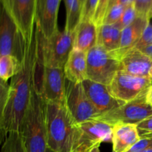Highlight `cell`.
Returning a JSON list of instances; mask_svg holds the SVG:
<instances>
[{"mask_svg":"<svg viewBox=\"0 0 152 152\" xmlns=\"http://www.w3.org/2000/svg\"><path fill=\"white\" fill-rule=\"evenodd\" d=\"M37 53V31L35 23L27 43L26 53L20 71L11 79L7 99L1 105L0 129L1 139L9 132H21L22 120L29 104L34 86V74Z\"/></svg>","mask_w":152,"mask_h":152,"instance_id":"1","label":"cell"},{"mask_svg":"<svg viewBox=\"0 0 152 152\" xmlns=\"http://www.w3.org/2000/svg\"><path fill=\"white\" fill-rule=\"evenodd\" d=\"M20 134L27 152H52L48 145L46 102L34 86Z\"/></svg>","mask_w":152,"mask_h":152,"instance_id":"2","label":"cell"},{"mask_svg":"<svg viewBox=\"0 0 152 152\" xmlns=\"http://www.w3.org/2000/svg\"><path fill=\"white\" fill-rule=\"evenodd\" d=\"M74 123L66 105L46 102L48 145L52 152H71Z\"/></svg>","mask_w":152,"mask_h":152,"instance_id":"3","label":"cell"},{"mask_svg":"<svg viewBox=\"0 0 152 152\" xmlns=\"http://www.w3.org/2000/svg\"><path fill=\"white\" fill-rule=\"evenodd\" d=\"M112 141V126L100 119L74 125L71 152H89L102 142Z\"/></svg>","mask_w":152,"mask_h":152,"instance_id":"4","label":"cell"},{"mask_svg":"<svg viewBox=\"0 0 152 152\" xmlns=\"http://www.w3.org/2000/svg\"><path fill=\"white\" fill-rule=\"evenodd\" d=\"M119 71H120V61L114 53L108 51L99 45L88 51V80L108 86Z\"/></svg>","mask_w":152,"mask_h":152,"instance_id":"5","label":"cell"},{"mask_svg":"<svg viewBox=\"0 0 152 152\" xmlns=\"http://www.w3.org/2000/svg\"><path fill=\"white\" fill-rule=\"evenodd\" d=\"M64 68L45 65L38 74H34V86L47 102L65 105L66 83Z\"/></svg>","mask_w":152,"mask_h":152,"instance_id":"6","label":"cell"},{"mask_svg":"<svg viewBox=\"0 0 152 152\" xmlns=\"http://www.w3.org/2000/svg\"><path fill=\"white\" fill-rule=\"evenodd\" d=\"M28 41L5 9L1 5L0 56L11 55L23 62Z\"/></svg>","mask_w":152,"mask_h":152,"instance_id":"7","label":"cell"},{"mask_svg":"<svg viewBox=\"0 0 152 152\" xmlns=\"http://www.w3.org/2000/svg\"><path fill=\"white\" fill-rule=\"evenodd\" d=\"M65 105L75 124L99 119L102 116L88 97L83 83L68 81L66 84Z\"/></svg>","mask_w":152,"mask_h":152,"instance_id":"8","label":"cell"},{"mask_svg":"<svg viewBox=\"0 0 152 152\" xmlns=\"http://www.w3.org/2000/svg\"><path fill=\"white\" fill-rule=\"evenodd\" d=\"M75 31L64 29L56 31L49 39L43 37L45 65L53 68H64L71 51L74 50Z\"/></svg>","mask_w":152,"mask_h":152,"instance_id":"9","label":"cell"},{"mask_svg":"<svg viewBox=\"0 0 152 152\" xmlns=\"http://www.w3.org/2000/svg\"><path fill=\"white\" fill-rule=\"evenodd\" d=\"M151 86L152 79L149 77H140L119 71L108 88L116 99L128 102L146 92Z\"/></svg>","mask_w":152,"mask_h":152,"instance_id":"10","label":"cell"},{"mask_svg":"<svg viewBox=\"0 0 152 152\" xmlns=\"http://www.w3.org/2000/svg\"><path fill=\"white\" fill-rule=\"evenodd\" d=\"M146 93L147 91L136 99L103 114L99 119L111 126L119 122L137 126L152 115V108L147 102L145 98Z\"/></svg>","mask_w":152,"mask_h":152,"instance_id":"11","label":"cell"},{"mask_svg":"<svg viewBox=\"0 0 152 152\" xmlns=\"http://www.w3.org/2000/svg\"><path fill=\"white\" fill-rule=\"evenodd\" d=\"M37 0H1V5L8 13L28 41L35 28Z\"/></svg>","mask_w":152,"mask_h":152,"instance_id":"12","label":"cell"},{"mask_svg":"<svg viewBox=\"0 0 152 152\" xmlns=\"http://www.w3.org/2000/svg\"><path fill=\"white\" fill-rule=\"evenodd\" d=\"M82 83L88 97L102 115L126 103L113 96L106 85L94 82L88 79Z\"/></svg>","mask_w":152,"mask_h":152,"instance_id":"13","label":"cell"},{"mask_svg":"<svg viewBox=\"0 0 152 152\" xmlns=\"http://www.w3.org/2000/svg\"><path fill=\"white\" fill-rule=\"evenodd\" d=\"M61 0H37L36 24L45 38L51 37L58 29V13Z\"/></svg>","mask_w":152,"mask_h":152,"instance_id":"14","label":"cell"},{"mask_svg":"<svg viewBox=\"0 0 152 152\" xmlns=\"http://www.w3.org/2000/svg\"><path fill=\"white\" fill-rule=\"evenodd\" d=\"M120 71L140 77H149L152 57L142 50L132 48L120 57Z\"/></svg>","mask_w":152,"mask_h":152,"instance_id":"15","label":"cell"},{"mask_svg":"<svg viewBox=\"0 0 152 152\" xmlns=\"http://www.w3.org/2000/svg\"><path fill=\"white\" fill-rule=\"evenodd\" d=\"M140 139L137 125L119 122L112 126L113 152H128Z\"/></svg>","mask_w":152,"mask_h":152,"instance_id":"16","label":"cell"},{"mask_svg":"<svg viewBox=\"0 0 152 152\" xmlns=\"http://www.w3.org/2000/svg\"><path fill=\"white\" fill-rule=\"evenodd\" d=\"M149 23L148 17L138 16L132 23L122 30L120 48L117 51L113 53L120 59L125 53L135 47Z\"/></svg>","mask_w":152,"mask_h":152,"instance_id":"17","label":"cell"},{"mask_svg":"<svg viewBox=\"0 0 152 152\" xmlns=\"http://www.w3.org/2000/svg\"><path fill=\"white\" fill-rule=\"evenodd\" d=\"M88 52L74 49L64 67L66 80L73 83H82L87 80Z\"/></svg>","mask_w":152,"mask_h":152,"instance_id":"18","label":"cell"},{"mask_svg":"<svg viewBox=\"0 0 152 152\" xmlns=\"http://www.w3.org/2000/svg\"><path fill=\"white\" fill-rule=\"evenodd\" d=\"M98 27L91 20L82 21L75 31L74 49L88 52L97 45Z\"/></svg>","mask_w":152,"mask_h":152,"instance_id":"19","label":"cell"},{"mask_svg":"<svg viewBox=\"0 0 152 152\" xmlns=\"http://www.w3.org/2000/svg\"><path fill=\"white\" fill-rule=\"evenodd\" d=\"M121 30L115 25H101L98 27L97 45L109 52H116L120 49Z\"/></svg>","mask_w":152,"mask_h":152,"instance_id":"20","label":"cell"},{"mask_svg":"<svg viewBox=\"0 0 152 152\" xmlns=\"http://www.w3.org/2000/svg\"><path fill=\"white\" fill-rule=\"evenodd\" d=\"M22 62L11 55L0 56V78L4 82L13 78L20 71Z\"/></svg>","mask_w":152,"mask_h":152,"instance_id":"21","label":"cell"},{"mask_svg":"<svg viewBox=\"0 0 152 152\" xmlns=\"http://www.w3.org/2000/svg\"><path fill=\"white\" fill-rule=\"evenodd\" d=\"M1 152H27L20 132H9L2 139Z\"/></svg>","mask_w":152,"mask_h":152,"instance_id":"22","label":"cell"},{"mask_svg":"<svg viewBox=\"0 0 152 152\" xmlns=\"http://www.w3.org/2000/svg\"><path fill=\"white\" fill-rule=\"evenodd\" d=\"M137 16L138 14L136 10V8H135L134 4H132V5L126 7L120 20L117 23L114 24V25L118 27L122 31L125 28H126L128 25L132 23Z\"/></svg>","mask_w":152,"mask_h":152,"instance_id":"23","label":"cell"},{"mask_svg":"<svg viewBox=\"0 0 152 152\" xmlns=\"http://www.w3.org/2000/svg\"><path fill=\"white\" fill-rule=\"evenodd\" d=\"M126 7L120 4H114L107 11L102 25H114L120 20Z\"/></svg>","mask_w":152,"mask_h":152,"instance_id":"24","label":"cell"},{"mask_svg":"<svg viewBox=\"0 0 152 152\" xmlns=\"http://www.w3.org/2000/svg\"><path fill=\"white\" fill-rule=\"evenodd\" d=\"M99 0H84L82 12V21H93Z\"/></svg>","mask_w":152,"mask_h":152,"instance_id":"25","label":"cell"},{"mask_svg":"<svg viewBox=\"0 0 152 152\" xmlns=\"http://www.w3.org/2000/svg\"><path fill=\"white\" fill-rule=\"evenodd\" d=\"M110 1L111 0H99V4H98L97 8H96L93 19V22L96 24L97 27L102 25L104 18L109 7Z\"/></svg>","mask_w":152,"mask_h":152,"instance_id":"26","label":"cell"},{"mask_svg":"<svg viewBox=\"0 0 152 152\" xmlns=\"http://www.w3.org/2000/svg\"><path fill=\"white\" fill-rule=\"evenodd\" d=\"M151 45H152V25L149 23L134 48L142 50Z\"/></svg>","mask_w":152,"mask_h":152,"instance_id":"27","label":"cell"},{"mask_svg":"<svg viewBox=\"0 0 152 152\" xmlns=\"http://www.w3.org/2000/svg\"><path fill=\"white\" fill-rule=\"evenodd\" d=\"M134 6L138 16L148 17L152 7V0H135Z\"/></svg>","mask_w":152,"mask_h":152,"instance_id":"28","label":"cell"},{"mask_svg":"<svg viewBox=\"0 0 152 152\" xmlns=\"http://www.w3.org/2000/svg\"><path fill=\"white\" fill-rule=\"evenodd\" d=\"M152 148V134L140 137V140L128 152H140Z\"/></svg>","mask_w":152,"mask_h":152,"instance_id":"29","label":"cell"},{"mask_svg":"<svg viewBox=\"0 0 152 152\" xmlns=\"http://www.w3.org/2000/svg\"><path fill=\"white\" fill-rule=\"evenodd\" d=\"M138 132L140 137L152 134V115L137 125Z\"/></svg>","mask_w":152,"mask_h":152,"instance_id":"30","label":"cell"},{"mask_svg":"<svg viewBox=\"0 0 152 152\" xmlns=\"http://www.w3.org/2000/svg\"><path fill=\"white\" fill-rule=\"evenodd\" d=\"M134 3H135V0H115V1H114V2L113 3V4H120L126 7H128V6H129V5H132V4H134Z\"/></svg>","mask_w":152,"mask_h":152,"instance_id":"31","label":"cell"},{"mask_svg":"<svg viewBox=\"0 0 152 152\" xmlns=\"http://www.w3.org/2000/svg\"><path fill=\"white\" fill-rule=\"evenodd\" d=\"M145 98H146L147 102L149 104L150 106L152 108V86L148 88V90L147 91Z\"/></svg>","mask_w":152,"mask_h":152,"instance_id":"32","label":"cell"},{"mask_svg":"<svg viewBox=\"0 0 152 152\" xmlns=\"http://www.w3.org/2000/svg\"><path fill=\"white\" fill-rule=\"evenodd\" d=\"M142 50V52H144L145 53H146L147 55H148V56H151L152 57V45L149 46V47L148 48H145L142 49V50Z\"/></svg>","mask_w":152,"mask_h":152,"instance_id":"33","label":"cell"},{"mask_svg":"<svg viewBox=\"0 0 152 152\" xmlns=\"http://www.w3.org/2000/svg\"><path fill=\"white\" fill-rule=\"evenodd\" d=\"M89 152H100V149H99V146L96 147V148H94V149H92L91 151H89Z\"/></svg>","mask_w":152,"mask_h":152,"instance_id":"34","label":"cell"},{"mask_svg":"<svg viewBox=\"0 0 152 152\" xmlns=\"http://www.w3.org/2000/svg\"><path fill=\"white\" fill-rule=\"evenodd\" d=\"M140 152H152V148H149V149L144 150V151H140Z\"/></svg>","mask_w":152,"mask_h":152,"instance_id":"35","label":"cell"},{"mask_svg":"<svg viewBox=\"0 0 152 152\" xmlns=\"http://www.w3.org/2000/svg\"><path fill=\"white\" fill-rule=\"evenodd\" d=\"M148 18H149L150 19H151L152 18V7L151 9V11H150V13H149V15H148Z\"/></svg>","mask_w":152,"mask_h":152,"instance_id":"36","label":"cell"},{"mask_svg":"<svg viewBox=\"0 0 152 152\" xmlns=\"http://www.w3.org/2000/svg\"><path fill=\"white\" fill-rule=\"evenodd\" d=\"M114 1H115V0H111V1H110V4H109V7H111V5H112L113 4V3L114 2ZM109 7H108V9H109Z\"/></svg>","mask_w":152,"mask_h":152,"instance_id":"37","label":"cell"},{"mask_svg":"<svg viewBox=\"0 0 152 152\" xmlns=\"http://www.w3.org/2000/svg\"><path fill=\"white\" fill-rule=\"evenodd\" d=\"M149 77L151 79H152V68H151V69L150 70V72H149Z\"/></svg>","mask_w":152,"mask_h":152,"instance_id":"38","label":"cell"},{"mask_svg":"<svg viewBox=\"0 0 152 152\" xmlns=\"http://www.w3.org/2000/svg\"><path fill=\"white\" fill-rule=\"evenodd\" d=\"M81 1L83 2H83H84V0H81Z\"/></svg>","mask_w":152,"mask_h":152,"instance_id":"39","label":"cell"}]
</instances>
